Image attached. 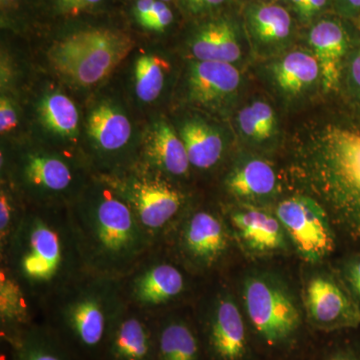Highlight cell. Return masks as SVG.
<instances>
[{"label": "cell", "mask_w": 360, "mask_h": 360, "mask_svg": "<svg viewBox=\"0 0 360 360\" xmlns=\"http://www.w3.org/2000/svg\"><path fill=\"white\" fill-rule=\"evenodd\" d=\"M68 208L89 271L122 278L156 248L127 201L99 175Z\"/></svg>", "instance_id": "3957f363"}, {"label": "cell", "mask_w": 360, "mask_h": 360, "mask_svg": "<svg viewBox=\"0 0 360 360\" xmlns=\"http://www.w3.org/2000/svg\"><path fill=\"white\" fill-rule=\"evenodd\" d=\"M236 125L239 137L253 149H271L281 137L278 116L266 99L255 98L245 103L236 116Z\"/></svg>", "instance_id": "484cf974"}, {"label": "cell", "mask_w": 360, "mask_h": 360, "mask_svg": "<svg viewBox=\"0 0 360 360\" xmlns=\"http://www.w3.org/2000/svg\"><path fill=\"white\" fill-rule=\"evenodd\" d=\"M232 239L226 219L207 208L187 210L162 248L191 274H205L224 262Z\"/></svg>", "instance_id": "30bf717a"}, {"label": "cell", "mask_w": 360, "mask_h": 360, "mask_svg": "<svg viewBox=\"0 0 360 360\" xmlns=\"http://www.w3.org/2000/svg\"><path fill=\"white\" fill-rule=\"evenodd\" d=\"M87 131L97 155L104 158L103 172L97 175H105L110 172L111 156L117 160V172H122L118 156L124 151L131 139L132 127L127 116L111 104H101L90 112Z\"/></svg>", "instance_id": "7402d4cb"}, {"label": "cell", "mask_w": 360, "mask_h": 360, "mask_svg": "<svg viewBox=\"0 0 360 360\" xmlns=\"http://www.w3.org/2000/svg\"><path fill=\"white\" fill-rule=\"evenodd\" d=\"M225 193L238 203L264 205L281 191L278 176L266 158L245 153L234 161L224 180Z\"/></svg>", "instance_id": "d6986e66"}, {"label": "cell", "mask_w": 360, "mask_h": 360, "mask_svg": "<svg viewBox=\"0 0 360 360\" xmlns=\"http://www.w3.org/2000/svg\"><path fill=\"white\" fill-rule=\"evenodd\" d=\"M18 124V115L15 105L8 97L1 96L0 99V131L6 134L16 129Z\"/></svg>", "instance_id": "d590c367"}, {"label": "cell", "mask_w": 360, "mask_h": 360, "mask_svg": "<svg viewBox=\"0 0 360 360\" xmlns=\"http://www.w3.org/2000/svg\"><path fill=\"white\" fill-rule=\"evenodd\" d=\"M248 39V37H246ZM189 49L194 60L236 63L245 58V39L233 20L225 16L201 25L191 37Z\"/></svg>", "instance_id": "ffe728a7"}, {"label": "cell", "mask_w": 360, "mask_h": 360, "mask_svg": "<svg viewBox=\"0 0 360 360\" xmlns=\"http://www.w3.org/2000/svg\"><path fill=\"white\" fill-rule=\"evenodd\" d=\"M274 212L303 262L319 264L335 251V227L323 206L309 194L286 196Z\"/></svg>", "instance_id": "8fae6325"}, {"label": "cell", "mask_w": 360, "mask_h": 360, "mask_svg": "<svg viewBox=\"0 0 360 360\" xmlns=\"http://www.w3.org/2000/svg\"><path fill=\"white\" fill-rule=\"evenodd\" d=\"M94 176L70 158L30 150L14 161L9 181L30 205H70Z\"/></svg>", "instance_id": "ba28073f"}, {"label": "cell", "mask_w": 360, "mask_h": 360, "mask_svg": "<svg viewBox=\"0 0 360 360\" xmlns=\"http://www.w3.org/2000/svg\"><path fill=\"white\" fill-rule=\"evenodd\" d=\"M103 0H56V7L60 13L77 15L101 4Z\"/></svg>", "instance_id": "8d00e7d4"}, {"label": "cell", "mask_w": 360, "mask_h": 360, "mask_svg": "<svg viewBox=\"0 0 360 360\" xmlns=\"http://www.w3.org/2000/svg\"><path fill=\"white\" fill-rule=\"evenodd\" d=\"M0 266L20 284L40 316L51 298L89 271L68 205L28 203L20 226L0 253Z\"/></svg>", "instance_id": "7a4b0ae2"}, {"label": "cell", "mask_w": 360, "mask_h": 360, "mask_svg": "<svg viewBox=\"0 0 360 360\" xmlns=\"http://www.w3.org/2000/svg\"><path fill=\"white\" fill-rule=\"evenodd\" d=\"M9 182H2L0 188V253L4 252L20 226L27 210V201Z\"/></svg>", "instance_id": "f546056e"}, {"label": "cell", "mask_w": 360, "mask_h": 360, "mask_svg": "<svg viewBox=\"0 0 360 360\" xmlns=\"http://www.w3.org/2000/svg\"><path fill=\"white\" fill-rule=\"evenodd\" d=\"M7 345L11 348L9 360H77L40 321Z\"/></svg>", "instance_id": "83f0119b"}, {"label": "cell", "mask_w": 360, "mask_h": 360, "mask_svg": "<svg viewBox=\"0 0 360 360\" xmlns=\"http://www.w3.org/2000/svg\"><path fill=\"white\" fill-rule=\"evenodd\" d=\"M122 302L120 278L86 271L45 304L39 321L77 360H103Z\"/></svg>", "instance_id": "277c9868"}, {"label": "cell", "mask_w": 360, "mask_h": 360, "mask_svg": "<svg viewBox=\"0 0 360 360\" xmlns=\"http://www.w3.org/2000/svg\"><path fill=\"white\" fill-rule=\"evenodd\" d=\"M303 314L314 328L323 331L360 326V309L341 277L328 269L311 270L302 283Z\"/></svg>", "instance_id": "4fadbf2b"}, {"label": "cell", "mask_w": 360, "mask_h": 360, "mask_svg": "<svg viewBox=\"0 0 360 360\" xmlns=\"http://www.w3.org/2000/svg\"><path fill=\"white\" fill-rule=\"evenodd\" d=\"M309 44L321 68L322 90L335 91L340 87L345 59L350 51L347 30L340 21L322 20L310 30Z\"/></svg>", "instance_id": "44dd1931"}, {"label": "cell", "mask_w": 360, "mask_h": 360, "mask_svg": "<svg viewBox=\"0 0 360 360\" xmlns=\"http://www.w3.org/2000/svg\"><path fill=\"white\" fill-rule=\"evenodd\" d=\"M158 1L167 2V1H169V0H158Z\"/></svg>", "instance_id": "7bdbcfd3"}, {"label": "cell", "mask_w": 360, "mask_h": 360, "mask_svg": "<svg viewBox=\"0 0 360 360\" xmlns=\"http://www.w3.org/2000/svg\"><path fill=\"white\" fill-rule=\"evenodd\" d=\"M326 360H360V354L350 350H340L329 355Z\"/></svg>", "instance_id": "ab89813d"}, {"label": "cell", "mask_w": 360, "mask_h": 360, "mask_svg": "<svg viewBox=\"0 0 360 360\" xmlns=\"http://www.w3.org/2000/svg\"><path fill=\"white\" fill-rule=\"evenodd\" d=\"M39 321V314L20 284L8 270L0 266V329L11 342L25 329Z\"/></svg>", "instance_id": "d4e9b609"}, {"label": "cell", "mask_w": 360, "mask_h": 360, "mask_svg": "<svg viewBox=\"0 0 360 360\" xmlns=\"http://www.w3.org/2000/svg\"><path fill=\"white\" fill-rule=\"evenodd\" d=\"M134 46L127 33L96 28L72 33L56 42L49 58L63 77L80 86H91L105 79Z\"/></svg>", "instance_id": "52a82bcc"}, {"label": "cell", "mask_w": 360, "mask_h": 360, "mask_svg": "<svg viewBox=\"0 0 360 360\" xmlns=\"http://www.w3.org/2000/svg\"><path fill=\"white\" fill-rule=\"evenodd\" d=\"M172 21H174V14L172 11L168 8L165 2L156 0L153 13L142 26L149 30L163 32L165 28L172 25Z\"/></svg>", "instance_id": "836d02e7"}, {"label": "cell", "mask_w": 360, "mask_h": 360, "mask_svg": "<svg viewBox=\"0 0 360 360\" xmlns=\"http://www.w3.org/2000/svg\"><path fill=\"white\" fill-rule=\"evenodd\" d=\"M198 328L175 309L156 315V360H203Z\"/></svg>", "instance_id": "603a6c76"}, {"label": "cell", "mask_w": 360, "mask_h": 360, "mask_svg": "<svg viewBox=\"0 0 360 360\" xmlns=\"http://www.w3.org/2000/svg\"><path fill=\"white\" fill-rule=\"evenodd\" d=\"M342 79L347 85L348 94L360 106V47L350 49L345 59Z\"/></svg>", "instance_id": "1f68e13d"}, {"label": "cell", "mask_w": 360, "mask_h": 360, "mask_svg": "<svg viewBox=\"0 0 360 360\" xmlns=\"http://www.w3.org/2000/svg\"><path fill=\"white\" fill-rule=\"evenodd\" d=\"M291 168L333 226L360 243V118L319 123L298 142Z\"/></svg>", "instance_id": "6da1fadb"}, {"label": "cell", "mask_w": 360, "mask_h": 360, "mask_svg": "<svg viewBox=\"0 0 360 360\" xmlns=\"http://www.w3.org/2000/svg\"><path fill=\"white\" fill-rule=\"evenodd\" d=\"M1 1L2 9L11 8L16 4L18 0H0Z\"/></svg>", "instance_id": "b9f144b4"}, {"label": "cell", "mask_w": 360, "mask_h": 360, "mask_svg": "<svg viewBox=\"0 0 360 360\" xmlns=\"http://www.w3.org/2000/svg\"><path fill=\"white\" fill-rule=\"evenodd\" d=\"M156 0H137L135 4L134 14L137 21L143 25V23L148 20L153 7H155Z\"/></svg>", "instance_id": "f35d334b"}, {"label": "cell", "mask_w": 360, "mask_h": 360, "mask_svg": "<svg viewBox=\"0 0 360 360\" xmlns=\"http://www.w3.org/2000/svg\"><path fill=\"white\" fill-rule=\"evenodd\" d=\"M295 13L303 21L316 18L326 9L328 0H288Z\"/></svg>", "instance_id": "e575fe53"}, {"label": "cell", "mask_w": 360, "mask_h": 360, "mask_svg": "<svg viewBox=\"0 0 360 360\" xmlns=\"http://www.w3.org/2000/svg\"><path fill=\"white\" fill-rule=\"evenodd\" d=\"M340 8L348 14L356 13L360 11V0H340Z\"/></svg>", "instance_id": "60d3db41"}, {"label": "cell", "mask_w": 360, "mask_h": 360, "mask_svg": "<svg viewBox=\"0 0 360 360\" xmlns=\"http://www.w3.org/2000/svg\"><path fill=\"white\" fill-rule=\"evenodd\" d=\"M340 274L360 309V252L343 262Z\"/></svg>", "instance_id": "d6a6232c"}, {"label": "cell", "mask_w": 360, "mask_h": 360, "mask_svg": "<svg viewBox=\"0 0 360 360\" xmlns=\"http://www.w3.org/2000/svg\"><path fill=\"white\" fill-rule=\"evenodd\" d=\"M200 312L203 352L210 360H245L250 354L243 307L224 288L208 296Z\"/></svg>", "instance_id": "7c38bea8"}, {"label": "cell", "mask_w": 360, "mask_h": 360, "mask_svg": "<svg viewBox=\"0 0 360 360\" xmlns=\"http://www.w3.org/2000/svg\"><path fill=\"white\" fill-rule=\"evenodd\" d=\"M167 63L153 56H142L135 63V92L143 103H153L165 87Z\"/></svg>", "instance_id": "4dcf8cb0"}, {"label": "cell", "mask_w": 360, "mask_h": 360, "mask_svg": "<svg viewBox=\"0 0 360 360\" xmlns=\"http://www.w3.org/2000/svg\"><path fill=\"white\" fill-rule=\"evenodd\" d=\"M144 158L143 165L174 181L186 179L193 168L181 137L162 120L155 122L149 131Z\"/></svg>", "instance_id": "cb8c5ba5"}, {"label": "cell", "mask_w": 360, "mask_h": 360, "mask_svg": "<svg viewBox=\"0 0 360 360\" xmlns=\"http://www.w3.org/2000/svg\"><path fill=\"white\" fill-rule=\"evenodd\" d=\"M182 6L194 15L212 13L219 8L226 0H179Z\"/></svg>", "instance_id": "74e56055"}, {"label": "cell", "mask_w": 360, "mask_h": 360, "mask_svg": "<svg viewBox=\"0 0 360 360\" xmlns=\"http://www.w3.org/2000/svg\"><path fill=\"white\" fill-rule=\"evenodd\" d=\"M179 135L186 146L191 167L198 170L212 169L224 158V136L201 118L186 120L180 127Z\"/></svg>", "instance_id": "4316f807"}, {"label": "cell", "mask_w": 360, "mask_h": 360, "mask_svg": "<svg viewBox=\"0 0 360 360\" xmlns=\"http://www.w3.org/2000/svg\"><path fill=\"white\" fill-rule=\"evenodd\" d=\"M191 274L165 248L158 246L120 278L125 303L146 314L160 315L174 309L191 290Z\"/></svg>", "instance_id": "9c48e42d"}, {"label": "cell", "mask_w": 360, "mask_h": 360, "mask_svg": "<svg viewBox=\"0 0 360 360\" xmlns=\"http://www.w3.org/2000/svg\"><path fill=\"white\" fill-rule=\"evenodd\" d=\"M241 307L259 340L270 347L293 341L303 319L302 300L278 274L252 270L240 285Z\"/></svg>", "instance_id": "8992f818"}, {"label": "cell", "mask_w": 360, "mask_h": 360, "mask_svg": "<svg viewBox=\"0 0 360 360\" xmlns=\"http://www.w3.org/2000/svg\"><path fill=\"white\" fill-rule=\"evenodd\" d=\"M224 217L234 243L248 257H269L290 250V239L274 210L238 202Z\"/></svg>", "instance_id": "5bb4252c"}, {"label": "cell", "mask_w": 360, "mask_h": 360, "mask_svg": "<svg viewBox=\"0 0 360 360\" xmlns=\"http://www.w3.org/2000/svg\"><path fill=\"white\" fill-rule=\"evenodd\" d=\"M243 82V75L236 65L193 60L187 70V98L198 108L224 112L238 101Z\"/></svg>", "instance_id": "9a60e30c"}, {"label": "cell", "mask_w": 360, "mask_h": 360, "mask_svg": "<svg viewBox=\"0 0 360 360\" xmlns=\"http://www.w3.org/2000/svg\"><path fill=\"white\" fill-rule=\"evenodd\" d=\"M103 360H156V316L122 302Z\"/></svg>", "instance_id": "e0dca14e"}, {"label": "cell", "mask_w": 360, "mask_h": 360, "mask_svg": "<svg viewBox=\"0 0 360 360\" xmlns=\"http://www.w3.org/2000/svg\"><path fill=\"white\" fill-rule=\"evenodd\" d=\"M39 110L44 127L52 134L65 139L77 137L79 115L70 97L60 92L49 94L42 99Z\"/></svg>", "instance_id": "f1b7e54d"}, {"label": "cell", "mask_w": 360, "mask_h": 360, "mask_svg": "<svg viewBox=\"0 0 360 360\" xmlns=\"http://www.w3.org/2000/svg\"><path fill=\"white\" fill-rule=\"evenodd\" d=\"M245 28L251 49L265 60L288 51L295 33L290 11L271 2H253L246 7Z\"/></svg>", "instance_id": "ac0fdd59"}, {"label": "cell", "mask_w": 360, "mask_h": 360, "mask_svg": "<svg viewBox=\"0 0 360 360\" xmlns=\"http://www.w3.org/2000/svg\"><path fill=\"white\" fill-rule=\"evenodd\" d=\"M127 201L156 248L162 246L191 208L174 180L146 165L110 175H99Z\"/></svg>", "instance_id": "5b68a950"}, {"label": "cell", "mask_w": 360, "mask_h": 360, "mask_svg": "<svg viewBox=\"0 0 360 360\" xmlns=\"http://www.w3.org/2000/svg\"><path fill=\"white\" fill-rule=\"evenodd\" d=\"M262 71L274 94L286 103L302 101L321 87V68L310 49H288L267 59Z\"/></svg>", "instance_id": "2e32d148"}]
</instances>
